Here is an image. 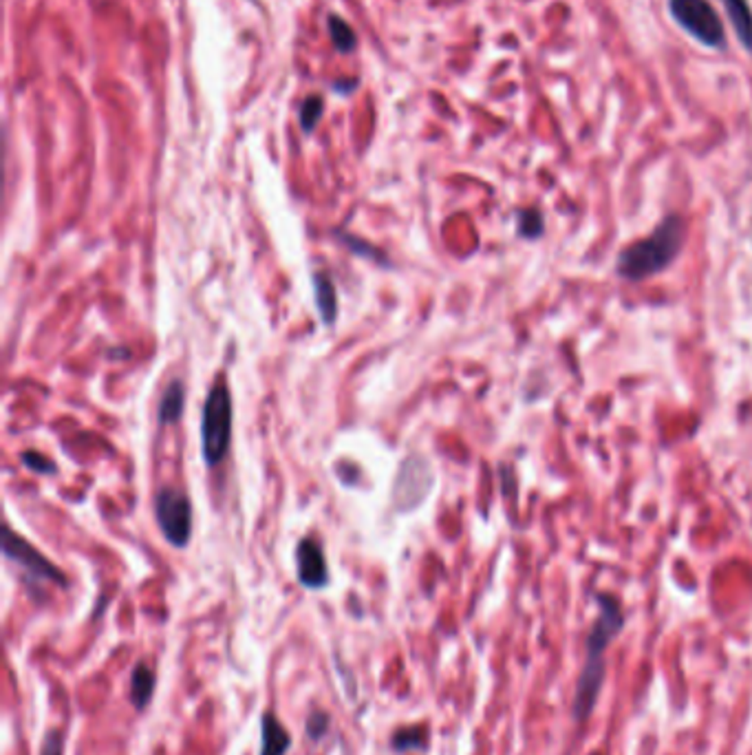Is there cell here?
I'll use <instances>...</instances> for the list:
<instances>
[{"label": "cell", "mask_w": 752, "mask_h": 755, "mask_svg": "<svg viewBox=\"0 0 752 755\" xmlns=\"http://www.w3.org/2000/svg\"><path fill=\"white\" fill-rule=\"evenodd\" d=\"M596 598L601 612L589 630L583 672H580L574 693V716L578 723H585L596 707L604 682V652L625 628V612H622L620 603L611 595H598Z\"/></svg>", "instance_id": "obj_1"}, {"label": "cell", "mask_w": 752, "mask_h": 755, "mask_svg": "<svg viewBox=\"0 0 752 755\" xmlns=\"http://www.w3.org/2000/svg\"><path fill=\"white\" fill-rule=\"evenodd\" d=\"M687 241V221L679 215H669L645 239L627 245L618 256L616 270L627 281H645L664 272L679 256Z\"/></svg>", "instance_id": "obj_2"}, {"label": "cell", "mask_w": 752, "mask_h": 755, "mask_svg": "<svg viewBox=\"0 0 752 755\" xmlns=\"http://www.w3.org/2000/svg\"><path fill=\"white\" fill-rule=\"evenodd\" d=\"M232 440V396L226 380H217L208 391L201 417V444L208 467L226 459Z\"/></svg>", "instance_id": "obj_3"}, {"label": "cell", "mask_w": 752, "mask_h": 755, "mask_svg": "<svg viewBox=\"0 0 752 755\" xmlns=\"http://www.w3.org/2000/svg\"><path fill=\"white\" fill-rule=\"evenodd\" d=\"M669 13L702 47L726 49V30L711 0H669Z\"/></svg>", "instance_id": "obj_4"}, {"label": "cell", "mask_w": 752, "mask_h": 755, "mask_svg": "<svg viewBox=\"0 0 752 755\" xmlns=\"http://www.w3.org/2000/svg\"><path fill=\"white\" fill-rule=\"evenodd\" d=\"M155 515L161 533L175 548H185L192 535V506L177 488H161L155 497Z\"/></svg>", "instance_id": "obj_5"}, {"label": "cell", "mask_w": 752, "mask_h": 755, "mask_svg": "<svg viewBox=\"0 0 752 755\" xmlns=\"http://www.w3.org/2000/svg\"><path fill=\"white\" fill-rule=\"evenodd\" d=\"M3 553L4 557L12 559V562L18 563L22 570H27L38 581L58 583L62 588L66 586V577L62 574V570L56 568L49 559L42 557V554L38 553L31 544H27L21 535H13L12 530H7L3 541Z\"/></svg>", "instance_id": "obj_6"}, {"label": "cell", "mask_w": 752, "mask_h": 755, "mask_svg": "<svg viewBox=\"0 0 752 755\" xmlns=\"http://www.w3.org/2000/svg\"><path fill=\"white\" fill-rule=\"evenodd\" d=\"M296 572L298 581L307 590H322L329 586V566L320 541L304 536L296 545Z\"/></svg>", "instance_id": "obj_7"}, {"label": "cell", "mask_w": 752, "mask_h": 755, "mask_svg": "<svg viewBox=\"0 0 752 755\" xmlns=\"http://www.w3.org/2000/svg\"><path fill=\"white\" fill-rule=\"evenodd\" d=\"M292 749V734L280 723L274 711L261 716V753L259 755H287Z\"/></svg>", "instance_id": "obj_8"}, {"label": "cell", "mask_w": 752, "mask_h": 755, "mask_svg": "<svg viewBox=\"0 0 752 755\" xmlns=\"http://www.w3.org/2000/svg\"><path fill=\"white\" fill-rule=\"evenodd\" d=\"M737 40L752 56V7L748 0H722Z\"/></svg>", "instance_id": "obj_9"}, {"label": "cell", "mask_w": 752, "mask_h": 755, "mask_svg": "<svg viewBox=\"0 0 752 755\" xmlns=\"http://www.w3.org/2000/svg\"><path fill=\"white\" fill-rule=\"evenodd\" d=\"M157 687V673L152 672L150 665L137 663L131 673V702L137 711H144L150 705L152 696H155Z\"/></svg>", "instance_id": "obj_10"}, {"label": "cell", "mask_w": 752, "mask_h": 755, "mask_svg": "<svg viewBox=\"0 0 752 755\" xmlns=\"http://www.w3.org/2000/svg\"><path fill=\"white\" fill-rule=\"evenodd\" d=\"M184 405H185L184 382H181V380H173V382L166 387L164 396H161L159 413H157V417H159V425L161 426L175 425V422H177L181 417V413H184Z\"/></svg>", "instance_id": "obj_11"}, {"label": "cell", "mask_w": 752, "mask_h": 755, "mask_svg": "<svg viewBox=\"0 0 752 755\" xmlns=\"http://www.w3.org/2000/svg\"><path fill=\"white\" fill-rule=\"evenodd\" d=\"M313 289H316V305L325 325H331L338 316V294L331 279L325 272L313 274Z\"/></svg>", "instance_id": "obj_12"}, {"label": "cell", "mask_w": 752, "mask_h": 755, "mask_svg": "<svg viewBox=\"0 0 752 755\" xmlns=\"http://www.w3.org/2000/svg\"><path fill=\"white\" fill-rule=\"evenodd\" d=\"M428 729L423 725L402 726L391 735V749L395 753H408V751H422L426 747Z\"/></svg>", "instance_id": "obj_13"}, {"label": "cell", "mask_w": 752, "mask_h": 755, "mask_svg": "<svg viewBox=\"0 0 752 755\" xmlns=\"http://www.w3.org/2000/svg\"><path fill=\"white\" fill-rule=\"evenodd\" d=\"M329 31L333 38V45L340 54H349L355 47V33L351 30V25L346 21H342L340 16L331 13L329 16Z\"/></svg>", "instance_id": "obj_14"}, {"label": "cell", "mask_w": 752, "mask_h": 755, "mask_svg": "<svg viewBox=\"0 0 752 755\" xmlns=\"http://www.w3.org/2000/svg\"><path fill=\"white\" fill-rule=\"evenodd\" d=\"M322 108H325V99L320 95H309L301 107V126L304 133H312L316 128L318 120L322 116Z\"/></svg>", "instance_id": "obj_15"}, {"label": "cell", "mask_w": 752, "mask_h": 755, "mask_svg": "<svg viewBox=\"0 0 752 755\" xmlns=\"http://www.w3.org/2000/svg\"><path fill=\"white\" fill-rule=\"evenodd\" d=\"M518 232H521L526 239H536V236L543 232V215L534 208L530 210H523L518 215Z\"/></svg>", "instance_id": "obj_16"}, {"label": "cell", "mask_w": 752, "mask_h": 755, "mask_svg": "<svg viewBox=\"0 0 752 755\" xmlns=\"http://www.w3.org/2000/svg\"><path fill=\"white\" fill-rule=\"evenodd\" d=\"M329 726H331L329 714L322 709H313L312 714H309L304 729H307V735L312 740H322L327 734H329Z\"/></svg>", "instance_id": "obj_17"}, {"label": "cell", "mask_w": 752, "mask_h": 755, "mask_svg": "<svg viewBox=\"0 0 752 755\" xmlns=\"http://www.w3.org/2000/svg\"><path fill=\"white\" fill-rule=\"evenodd\" d=\"M40 755H64V734L60 729H49L42 738Z\"/></svg>", "instance_id": "obj_18"}, {"label": "cell", "mask_w": 752, "mask_h": 755, "mask_svg": "<svg viewBox=\"0 0 752 755\" xmlns=\"http://www.w3.org/2000/svg\"><path fill=\"white\" fill-rule=\"evenodd\" d=\"M22 462H25L27 467L36 473H45V475L56 473V464L51 462V459L42 458L40 453H22Z\"/></svg>", "instance_id": "obj_19"}]
</instances>
